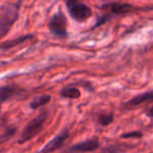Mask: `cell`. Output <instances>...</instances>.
<instances>
[{
	"instance_id": "cell-5",
	"label": "cell",
	"mask_w": 153,
	"mask_h": 153,
	"mask_svg": "<svg viewBox=\"0 0 153 153\" xmlns=\"http://www.w3.org/2000/svg\"><path fill=\"white\" fill-rule=\"evenodd\" d=\"M99 147V141L97 139L87 140L85 142H81L76 145L70 147L67 152L68 153H82V152H92Z\"/></svg>"
},
{
	"instance_id": "cell-6",
	"label": "cell",
	"mask_w": 153,
	"mask_h": 153,
	"mask_svg": "<svg viewBox=\"0 0 153 153\" xmlns=\"http://www.w3.org/2000/svg\"><path fill=\"white\" fill-rule=\"evenodd\" d=\"M69 137V130H64L62 131L59 134H57L55 137H53L51 141H49L46 144L43 150L41 151V153H51L53 151H55L56 149H59L61 146H62V144L65 143L67 139Z\"/></svg>"
},
{
	"instance_id": "cell-13",
	"label": "cell",
	"mask_w": 153,
	"mask_h": 153,
	"mask_svg": "<svg viewBox=\"0 0 153 153\" xmlns=\"http://www.w3.org/2000/svg\"><path fill=\"white\" fill-rule=\"evenodd\" d=\"M114 121V114H101L98 117V123L102 126H108Z\"/></svg>"
},
{
	"instance_id": "cell-16",
	"label": "cell",
	"mask_w": 153,
	"mask_h": 153,
	"mask_svg": "<svg viewBox=\"0 0 153 153\" xmlns=\"http://www.w3.org/2000/svg\"><path fill=\"white\" fill-rule=\"evenodd\" d=\"M146 115H147L149 118H153V105H152L151 107H150L149 109H148L147 113H146Z\"/></svg>"
},
{
	"instance_id": "cell-9",
	"label": "cell",
	"mask_w": 153,
	"mask_h": 153,
	"mask_svg": "<svg viewBox=\"0 0 153 153\" xmlns=\"http://www.w3.org/2000/svg\"><path fill=\"white\" fill-rule=\"evenodd\" d=\"M32 38H33L32 34H25V36H18V38L13 39V40L5 41V42H3V43L0 44V49H2V50H7V49L14 48V47L23 44L24 42L30 40V39H32Z\"/></svg>"
},
{
	"instance_id": "cell-12",
	"label": "cell",
	"mask_w": 153,
	"mask_h": 153,
	"mask_svg": "<svg viewBox=\"0 0 153 153\" xmlns=\"http://www.w3.org/2000/svg\"><path fill=\"white\" fill-rule=\"evenodd\" d=\"M108 7L113 14H124L131 7V5L124 3H111Z\"/></svg>"
},
{
	"instance_id": "cell-2",
	"label": "cell",
	"mask_w": 153,
	"mask_h": 153,
	"mask_svg": "<svg viewBox=\"0 0 153 153\" xmlns=\"http://www.w3.org/2000/svg\"><path fill=\"white\" fill-rule=\"evenodd\" d=\"M48 117H49L48 111H41L36 117H34L30 122H28V124L23 129L18 143L19 144L26 143V142L33 139L36 135H38V133L42 130L43 126H44V124L46 123Z\"/></svg>"
},
{
	"instance_id": "cell-17",
	"label": "cell",
	"mask_w": 153,
	"mask_h": 153,
	"mask_svg": "<svg viewBox=\"0 0 153 153\" xmlns=\"http://www.w3.org/2000/svg\"><path fill=\"white\" fill-rule=\"evenodd\" d=\"M1 104H2V103H1V102H0V109H1Z\"/></svg>"
},
{
	"instance_id": "cell-1",
	"label": "cell",
	"mask_w": 153,
	"mask_h": 153,
	"mask_svg": "<svg viewBox=\"0 0 153 153\" xmlns=\"http://www.w3.org/2000/svg\"><path fill=\"white\" fill-rule=\"evenodd\" d=\"M20 10V2L10 3L4 6L0 14V40L7 34L10 29L17 21Z\"/></svg>"
},
{
	"instance_id": "cell-3",
	"label": "cell",
	"mask_w": 153,
	"mask_h": 153,
	"mask_svg": "<svg viewBox=\"0 0 153 153\" xmlns=\"http://www.w3.org/2000/svg\"><path fill=\"white\" fill-rule=\"evenodd\" d=\"M67 10L70 16L78 22H83L92 16V10L82 0H67Z\"/></svg>"
},
{
	"instance_id": "cell-15",
	"label": "cell",
	"mask_w": 153,
	"mask_h": 153,
	"mask_svg": "<svg viewBox=\"0 0 153 153\" xmlns=\"http://www.w3.org/2000/svg\"><path fill=\"white\" fill-rule=\"evenodd\" d=\"M143 137V133L139 132V131H132V132H126L122 133L121 137L122 139H130V137Z\"/></svg>"
},
{
	"instance_id": "cell-4",
	"label": "cell",
	"mask_w": 153,
	"mask_h": 153,
	"mask_svg": "<svg viewBox=\"0 0 153 153\" xmlns=\"http://www.w3.org/2000/svg\"><path fill=\"white\" fill-rule=\"evenodd\" d=\"M48 28L53 36H57V38L65 39L68 36V31H67V18L62 12L59 10L56 14H54L51 19L49 20L48 23Z\"/></svg>"
},
{
	"instance_id": "cell-7",
	"label": "cell",
	"mask_w": 153,
	"mask_h": 153,
	"mask_svg": "<svg viewBox=\"0 0 153 153\" xmlns=\"http://www.w3.org/2000/svg\"><path fill=\"white\" fill-rule=\"evenodd\" d=\"M22 89L15 85H4V87H0V102H4L6 100H10L15 97H19L23 95Z\"/></svg>"
},
{
	"instance_id": "cell-11",
	"label": "cell",
	"mask_w": 153,
	"mask_h": 153,
	"mask_svg": "<svg viewBox=\"0 0 153 153\" xmlns=\"http://www.w3.org/2000/svg\"><path fill=\"white\" fill-rule=\"evenodd\" d=\"M61 96L64 98L76 99L80 97V91L75 87H67L61 91Z\"/></svg>"
},
{
	"instance_id": "cell-8",
	"label": "cell",
	"mask_w": 153,
	"mask_h": 153,
	"mask_svg": "<svg viewBox=\"0 0 153 153\" xmlns=\"http://www.w3.org/2000/svg\"><path fill=\"white\" fill-rule=\"evenodd\" d=\"M153 101V92H147V93H143V94H140L137 96L133 97L132 99L128 100L126 103L124 104V107H134L137 105H141L143 103L146 102H151Z\"/></svg>"
},
{
	"instance_id": "cell-14",
	"label": "cell",
	"mask_w": 153,
	"mask_h": 153,
	"mask_svg": "<svg viewBox=\"0 0 153 153\" xmlns=\"http://www.w3.org/2000/svg\"><path fill=\"white\" fill-rule=\"evenodd\" d=\"M124 151L125 150L123 149V146H111L103 149L102 153H123Z\"/></svg>"
},
{
	"instance_id": "cell-10",
	"label": "cell",
	"mask_w": 153,
	"mask_h": 153,
	"mask_svg": "<svg viewBox=\"0 0 153 153\" xmlns=\"http://www.w3.org/2000/svg\"><path fill=\"white\" fill-rule=\"evenodd\" d=\"M51 97L49 95H41V96H38L36 98H33L29 103V106L32 109H38L40 107L44 106V105L48 104V102L50 101Z\"/></svg>"
}]
</instances>
